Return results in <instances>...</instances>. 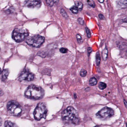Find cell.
Segmentation results:
<instances>
[{"instance_id":"6da1fadb","label":"cell","mask_w":127,"mask_h":127,"mask_svg":"<svg viewBox=\"0 0 127 127\" xmlns=\"http://www.w3.org/2000/svg\"><path fill=\"white\" fill-rule=\"evenodd\" d=\"M62 118L63 121L67 124L78 125L80 122L77 112L72 107H68L64 110Z\"/></svg>"},{"instance_id":"7a4b0ae2","label":"cell","mask_w":127,"mask_h":127,"mask_svg":"<svg viewBox=\"0 0 127 127\" xmlns=\"http://www.w3.org/2000/svg\"><path fill=\"white\" fill-rule=\"evenodd\" d=\"M44 90L39 86L31 85L29 86L25 91V95L29 99L39 100L44 97Z\"/></svg>"},{"instance_id":"3957f363","label":"cell","mask_w":127,"mask_h":127,"mask_svg":"<svg viewBox=\"0 0 127 127\" xmlns=\"http://www.w3.org/2000/svg\"><path fill=\"white\" fill-rule=\"evenodd\" d=\"M47 113V108L46 104L44 103H39L37 104L33 112L35 120L39 121L42 119L46 118Z\"/></svg>"},{"instance_id":"277c9868","label":"cell","mask_w":127,"mask_h":127,"mask_svg":"<svg viewBox=\"0 0 127 127\" xmlns=\"http://www.w3.org/2000/svg\"><path fill=\"white\" fill-rule=\"evenodd\" d=\"M28 31L23 28H16L13 31L12 38L17 42H21L29 36Z\"/></svg>"},{"instance_id":"5b68a950","label":"cell","mask_w":127,"mask_h":127,"mask_svg":"<svg viewBox=\"0 0 127 127\" xmlns=\"http://www.w3.org/2000/svg\"><path fill=\"white\" fill-rule=\"evenodd\" d=\"M45 38L40 35H35L29 37L26 42L28 45L34 48H39L44 42Z\"/></svg>"},{"instance_id":"8992f818","label":"cell","mask_w":127,"mask_h":127,"mask_svg":"<svg viewBox=\"0 0 127 127\" xmlns=\"http://www.w3.org/2000/svg\"><path fill=\"white\" fill-rule=\"evenodd\" d=\"M8 112L12 115L19 116L22 112V109L18 103L15 101H9L7 105Z\"/></svg>"},{"instance_id":"52a82bcc","label":"cell","mask_w":127,"mask_h":127,"mask_svg":"<svg viewBox=\"0 0 127 127\" xmlns=\"http://www.w3.org/2000/svg\"><path fill=\"white\" fill-rule=\"evenodd\" d=\"M114 115L113 109L105 107L98 111L96 114L97 118L101 120H106L112 117Z\"/></svg>"},{"instance_id":"ba28073f","label":"cell","mask_w":127,"mask_h":127,"mask_svg":"<svg viewBox=\"0 0 127 127\" xmlns=\"http://www.w3.org/2000/svg\"><path fill=\"white\" fill-rule=\"evenodd\" d=\"M34 79V75L28 70L25 69L23 70L19 77V81H32Z\"/></svg>"},{"instance_id":"9c48e42d","label":"cell","mask_w":127,"mask_h":127,"mask_svg":"<svg viewBox=\"0 0 127 127\" xmlns=\"http://www.w3.org/2000/svg\"><path fill=\"white\" fill-rule=\"evenodd\" d=\"M25 5L28 7L34 8L37 7H39L41 4V1L40 0H27L25 1Z\"/></svg>"},{"instance_id":"30bf717a","label":"cell","mask_w":127,"mask_h":127,"mask_svg":"<svg viewBox=\"0 0 127 127\" xmlns=\"http://www.w3.org/2000/svg\"><path fill=\"white\" fill-rule=\"evenodd\" d=\"M9 74V70L8 69H5L3 70L2 72L1 80L4 81L6 80Z\"/></svg>"},{"instance_id":"8fae6325","label":"cell","mask_w":127,"mask_h":127,"mask_svg":"<svg viewBox=\"0 0 127 127\" xmlns=\"http://www.w3.org/2000/svg\"><path fill=\"white\" fill-rule=\"evenodd\" d=\"M5 127H18L15 123H13L10 121H6L4 122Z\"/></svg>"},{"instance_id":"7c38bea8","label":"cell","mask_w":127,"mask_h":127,"mask_svg":"<svg viewBox=\"0 0 127 127\" xmlns=\"http://www.w3.org/2000/svg\"><path fill=\"white\" fill-rule=\"evenodd\" d=\"M101 57L100 56V53L98 51L96 53L95 55V63L97 66H99L100 63Z\"/></svg>"},{"instance_id":"4fadbf2b","label":"cell","mask_w":127,"mask_h":127,"mask_svg":"<svg viewBox=\"0 0 127 127\" xmlns=\"http://www.w3.org/2000/svg\"><path fill=\"white\" fill-rule=\"evenodd\" d=\"M108 50L107 48H105L103 50L102 53V56L104 60H107L108 56Z\"/></svg>"},{"instance_id":"5bb4252c","label":"cell","mask_w":127,"mask_h":127,"mask_svg":"<svg viewBox=\"0 0 127 127\" xmlns=\"http://www.w3.org/2000/svg\"><path fill=\"white\" fill-rule=\"evenodd\" d=\"M75 5L77 8L78 9V10L81 11L82 10L83 7V3H81L80 1H75Z\"/></svg>"},{"instance_id":"9a60e30c","label":"cell","mask_w":127,"mask_h":127,"mask_svg":"<svg viewBox=\"0 0 127 127\" xmlns=\"http://www.w3.org/2000/svg\"><path fill=\"white\" fill-rule=\"evenodd\" d=\"M89 83L90 85L91 86L95 85L97 83V81L95 78H92L90 80Z\"/></svg>"},{"instance_id":"2e32d148","label":"cell","mask_w":127,"mask_h":127,"mask_svg":"<svg viewBox=\"0 0 127 127\" xmlns=\"http://www.w3.org/2000/svg\"><path fill=\"white\" fill-rule=\"evenodd\" d=\"M118 4L121 7H127V1H119Z\"/></svg>"},{"instance_id":"e0dca14e","label":"cell","mask_w":127,"mask_h":127,"mask_svg":"<svg viewBox=\"0 0 127 127\" xmlns=\"http://www.w3.org/2000/svg\"><path fill=\"white\" fill-rule=\"evenodd\" d=\"M70 11H71L72 13L74 14H77L78 13V9L77 7L75 6H73V7H72L70 9Z\"/></svg>"},{"instance_id":"ac0fdd59","label":"cell","mask_w":127,"mask_h":127,"mask_svg":"<svg viewBox=\"0 0 127 127\" xmlns=\"http://www.w3.org/2000/svg\"><path fill=\"white\" fill-rule=\"evenodd\" d=\"M106 87V84L103 82H100L98 84V88L101 90H103V89H105Z\"/></svg>"},{"instance_id":"d6986e66","label":"cell","mask_w":127,"mask_h":127,"mask_svg":"<svg viewBox=\"0 0 127 127\" xmlns=\"http://www.w3.org/2000/svg\"><path fill=\"white\" fill-rule=\"evenodd\" d=\"M60 13L62 14V15L65 18L67 19L68 18V14L66 13V11L63 9H62L60 10Z\"/></svg>"},{"instance_id":"ffe728a7","label":"cell","mask_w":127,"mask_h":127,"mask_svg":"<svg viewBox=\"0 0 127 127\" xmlns=\"http://www.w3.org/2000/svg\"><path fill=\"white\" fill-rule=\"evenodd\" d=\"M87 3L89 6L92 7L94 8L95 7V4L94 1L92 0H88L87 1Z\"/></svg>"},{"instance_id":"44dd1931","label":"cell","mask_w":127,"mask_h":127,"mask_svg":"<svg viewBox=\"0 0 127 127\" xmlns=\"http://www.w3.org/2000/svg\"><path fill=\"white\" fill-rule=\"evenodd\" d=\"M80 75L82 77H86L87 74V72L86 70L82 69L80 72Z\"/></svg>"},{"instance_id":"7402d4cb","label":"cell","mask_w":127,"mask_h":127,"mask_svg":"<svg viewBox=\"0 0 127 127\" xmlns=\"http://www.w3.org/2000/svg\"><path fill=\"white\" fill-rule=\"evenodd\" d=\"M76 38H77V41L78 42L79 44H81L83 42V39L81 36L79 34H77L76 35Z\"/></svg>"},{"instance_id":"603a6c76","label":"cell","mask_w":127,"mask_h":127,"mask_svg":"<svg viewBox=\"0 0 127 127\" xmlns=\"http://www.w3.org/2000/svg\"><path fill=\"white\" fill-rule=\"evenodd\" d=\"M85 29H86V32L87 35V37L89 38H90L91 37V32H90V30L88 28L86 27H85Z\"/></svg>"},{"instance_id":"cb8c5ba5","label":"cell","mask_w":127,"mask_h":127,"mask_svg":"<svg viewBox=\"0 0 127 127\" xmlns=\"http://www.w3.org/2000/svg\"><path fill=\"white\" fill-rule=\"evenodd\" d=\"M46 1L48 6L51 7L53 6L54 3H55L54 0H46Z\"/></svg>"},{"instance_id":"d4e9b609","label":"cell","mask_w":127,"mask_h":127,"mask_svg":"<svg viewBox=\"0 0 127 127\" xmlns=\"http://www.w3.org/2000/svg\"><path fill=\"white\" fill-rule=\"evenodd\" d=\"M68 49L65 48H62L60 49V51L62 53H66L68 52Z\"/></svg>"},{"instance_id":"484cf974","label":"cell","mask_w":127,"mask_h":127,"mask_svg":"<svg viewBox=\"0 0 127 127\" xmlns=\"http://www.w3.org/2000/svg\"><path fill=\"white\" fill-rule=\"evenodd\" d=\"M78 23L81 25H83L84 24V20H83V18H79L78 19Z\"/></svg>"},{"instance_id":"4316f807","label":"cell","mask_w":127,"mask_h":127,"mask_svg":"<svg viewBox=\"0 0 127 127\" xmlns=\"http://www.w3.org/2000/svg\"><path fill=\"white\" fill-rule=\"evenodd\" d=\"M38 55L41 57H45L46 56V54L44 52H39L38 53Z\"/></svg>"},{"instance_id":"83f0119b","label":"cell","mask_w":127,"mask_h":127,"mask_svg":"<svg viewBox=\"0 0 127 127\" xmlns=\"http://www.w3.org/2000/svg\"><path fill=\"white\" fill-rule=\"evenodd\" d=\"M98 17H99V18L101 20H104V19H105L104 16L101 13H100L98 15Z\"/></svg>"},{"instance_id":"f1b7e54d","label":"cell","mask_w":127,"mask_h":127,"mask_svg":"<svg viewBox=\"0 0 127 127\" xmlns=\"http://www.w3.org/2000/svg\"><path fill=\"white\" fill-rule=\"evenodd\" d=\"M92 49L90 47H89L87 48V52H88V53L89 54H90L91 53H92Z\"/></svg>"},{"instance_id":"f546056e","label":"cell","mask_w":127,"mask_h":127,"mask_svg":"<svg viewBox=\"0 0 127 127\" xmlns=\"http://www.w3.org/2000/svg\"><path fill=\"white\" fill-rule=\"evenodd\" d=\"M122 22H126V23H127V18L123 19V20H122Z\"/></svg>"},{"instance_id":"4dcf8cb0","label":"cell","mask_w":127,"mask_h":127,"mask_svg":"<svg viewBox=\"0 0 127 127\" xmlns=\"http://www.w3.org/2000/svg\"><path fill=\"white\" fill-rule=\"evenodd\" d=\"M3 91H1L0 89V96H2L3 95Z\"/></svg>"},{"instance_id":"1f68e13d","label":"cell","mask_w":127,"mask_h":127,"mask_svg":"<svg viewBox=\"0 0 127 127\" xmlns=\"http://www.w3.org/2000/svg\"><path fill=\"white\" fill-rule=\"evenodd\" d=\"M2 119H1V118H0V126H1V124H2Z\"/></svg>"},{"instance_id":"d6a6232c","label":"cell","mask_w":127,"mask_h":127,"mask_svg":"<svg viewBox=\"0 0 127 127\" xmlns=\"http://www.w3.org/2000/svg\"><path fill=\"white\" fill-rule=\"evenodd\" d=\"M124 101L125 104V106H126V107H127V102H126V101L125 100H124Z\"/></svg>"},{"instance_id":"836d02e7","label":"cell","mask_w":127,"mask_h":127,"mask_svg":"<svg viewBox=\"0 0 127 127\" xmlns=\"http://www.w3.org/2000/svg\"><path fill=\"white\" fill-rule=\"evenodd\" d=\"M98 1L100 3H103L104 1V0H98Z\"/></svg>"},{"instance_id":"e575fe53","label":"cell","mask_w":127,"mask_h":127,"mask_svg":"<svg viewBox=\"0 0 127 127\" xmlns=\"http://www.w3.org/2000/svg\"><path fill=\"white\" fill-rule=\"evenodd\" d=\"M2 70H1V69L0 68V74H1L2 73Z\"/></svg>"},{"instance_id":"d590c367","label":"cell","mask_w":127,"mask_h":127,"mask_svg":"<svg viewBox=\"0 0 127 127\" xmlns=\"http://www.w3.org/2000/svg\"><path fill=\"white\" fill-rule=\"evenodd\" d=\"M99 127V126H96V127Z\"/></svg>"},{"instance_id":"8d00e7d4","label":"cell","mask_w":127,"mask_h":127,"mask_svg":"<svg viewBox=\"0 0 127 127\" xmlns=\"http://www.w3.org/2000/svg\"></svg>"}]
</instances>
